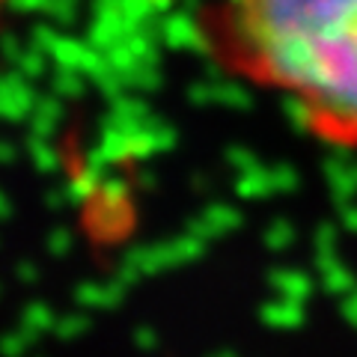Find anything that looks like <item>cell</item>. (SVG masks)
Returning a JSON list of instances; mask_svg holds the SVG:
<instances>
[{
    "mask_svg": "<svg viewBox=\"0 0 357 357\" xmlns=\"http://www.w3.org/2000/svg\"><path fill=\"white\" fill-rule=\"evenodd\" d=\"M199 33L227 72L283 96L312 137L357 149V0H215Z\"/></svg>",
    "mask_w": 357,
    "mask_h": 357,
    "instance_id": "obj_1",
    "label": "cell"
}]
</instances>
